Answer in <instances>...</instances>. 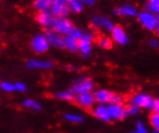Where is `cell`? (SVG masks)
I'll return each mask as SVG.
<instances>
[{
	"label": "cell",
	"instance_id": "ba28073f",
	"mask_svg": "<svg viewBox=\"0 0 159 133\" xmlns=\"http://www.w3.org/2000/svg\"><path fill=\"white\" fill-rule=\"evenodd\" d=\"M92 21H93V24L95 25L97 28H99V29H104L107 32H111L115 26L114 23L112 22L108 17L98 16V15L93 16L92 18Z\"/></svg>",
	"mask_w": 159,
	"mask_h": 133
},
{
	"label": "cell",
	"instance_id": "9c48e42d",
	"mask_svg": "<svg viewBox=\"0 0 159 133\" xmlns=\"http://www.w3.org/2000/svg\"><path fill=\"white\" fill-rule=\"evenodd\" d=\"M114 94L109 90H104V89H98L95 93H93V98H95L96 102L98 104H103V105H108L111 103L112 99H113Z\"/></svg>",
	"mask_w": 159,
	"mask_h": 133
},
{
	"label": "cell",
	"instance_id": "3957f363",
	"mask_svg": "<svg viewBox=\"0 0 159 133\" xmlns=\"http://www.w3.org/2000/svg\"><path fill=\"white\" fill-rule=\"evenodd\" d=\"M93 88H95V84H93V81L91 78L80 77L73 83L71 90L76 94H80L91 93L93 90Z\"/></svg>",
	"mask_w": 159,
	"mask_h": 133
},
{
	"label": "cell",
	"instance_id": "603a6c76",
	"mask_svg": "<svg viewBox=\"0 0 159 133\" xmlns=\"http://www.w3.org/2000/svg\"><path fill=\"white\" fill-rule=\"evenodd\" d=\"M22 105L25 108H29V109H33V110H40L41 109V104L36 101L35 99H27L22 102Z\"/></svg>",
	"mask_w": 159,
	"mask_h": 133
},
{
	"label": "cell",
	"instance_id": "7c38bea8",
	"mask_svg": "<svg viewBox=\"0 0 159 133\" xmlns=\"http://www.w3.org/2000/svg\"><path fill=\"white\" fill-rule=\"evenodd\" d=\"M75 101L79 104V105L83 108H91L93 106V104L96 103L95 98H93V94L91 93H86V94H76Z\"/></svg>",
	"mask_w": 159,
	"mask_h": 133
},
{
	"label": "cell",
	"instance_id": "836d02e7",
	"mask_svg": "<svg viewBox=\"0 0 159 133\" xmlns=\"http://www.w3.org/2000/svg\"><path fill=\"white\" fill-rule=\"evenodd\" d=\"M67 1H68V0H49L51 7L52 6H57V5H67Z\"/></svg>",
	"mask_w": 159,
	"mask_h": 133
},
{
	"label": "cell",
	"instance_id": "d6a6232c",
	"mask_svg": "<svg viewBox=\"0 0 159 133\" xmlns=\"http://www.w3.org/2000/svg\"><path fill=\"white\" fill-rule=\"evenodd\" d=\"M14 86H15V91L20 92V93H23L26 91V85L22 82H16L14 84Z\"/></svg>",
	"mask_w": 159,
	"mask_h": 133
},
{
	"label": "cell",
	"instance_id": "1f68e13d",
	"mask_svg": "<svg viewBox=\"0 0 159 133\" xmlns=\"http://www.w3.org/2000/svg\"><path fill=\"white\" fill-rule=\"evenodd\" d=\"M124 101H125V98L123 96H120V94H114L111 103H113V104H123Z\"/></svg>",
	"mask_w": 159,
	"mask_h": 133
},
{
	"label": "cell",
	"instance_id": "ac0fdd59",
	"mask_svg": "<svg viewBox=\"0 0 159 133\" xmlns=\"http://www.w3.org/2000/svg\"><path fill=\"white\" fill-rule=\"evenodd\" d=\"M67 7L70 12L73 14H79L84 10V5L81 2H79L78 0H68Z\"/></svg>",
	"mask_w": 159,
	"mask_h": 133
},
{
	"label": "cell",
	"instance_id": "d4e9b609",
	"mask_svg": "<svg viewBox=\"0 0 159 133\" xmlns=\"http://www.w3.org/2000/svg\"><path fill=\"white\" fill-rule=\"evenodd\" d=\"M65 119L70 122H74V123L82 122L84 121V118L81 115H78V114H72V113L66 114V115H65Z\"/></svg>",
	"mask_w": 159,
	"mask_h": 133
},
{
	"label": "cell",
	"instance_id": "8fae6325",
	"mask_svg": "<svg viewBox=\"0 0 159 133\" xmlns=\"http://www.w3.org/2000/svg\"><path fill=\"white\" fill-rule=\"evenodd\" d=\"M26 66L30 70H49L54 66V63L49 60L32 59L27 62Z\"/></svg>",
	"mask_w": 159,
	"mask_h": 133
},
{
	"label": "cell",
	"instance_id": "4316f807",
	"mask_svg": "<svg viewBox=\"0 0 159 133\" xmlns=\"http://www.w3.org/2000/svg\"><path fill=\"white\" fill-rule=\"evenodd\" d=\"M125 110H126L127 116H135L140 112L141 108L134 105V104H129L127 107H125Z\"/></svg>",
	"mask_w": 159,
	"mask_h": 133
},
{
	"label": "cell",
	"instance_id": "f546056e",
	"mask_svg": "<svg viewBox=\"0 0 159 133\" xmlns=\"http://www.w3.org/2000/svg\"><path fill=\"white\" fill-rule=\"evenodd\" d=\"M132 133H149V132L147 130V128H146L144 123L142 122L139 121L136 123V129H135V131H133Z\"/></svg>",
	"mask_w": 159,
	"mask_h": 133
},
{
	"label": "cell",
	"instance_id": "7402d4cb",
	"mask_svg": "<svg viewBox=\"0 0 159 133\" xmlns=\"http://www.w3.org/2000/svg\"><path fill=\"white\" fill-rule=\"evenodd\" d=\"M146 11L158 15L159 13V0H148L146 4Z\"/></svg>",
	"mask_w": 159,
	"mask_h": 133
},
{
	"label": "cell",
	"instance_id": "5b68a950",
	"mask_svg": "<svg viewBox=\"0 0 159 133\" xmlns=\"http://www.w3.org/2000/svg\"><path fill=\"white\" fill-rule=\"evenodd\" d=\"M49 47L50 45L43 34H39L35 36L31 41V48L36 53H44L49 49Z\"/></svg>",
	"mask_w": 159,
	"mask_h": 133
},
{
	"label": "cell",
	"instance_id": "8992f818",
	"mask_svg": "<svg viewBox=\"0 0 159 133\" xmlns=\"http://www.w3.org/2000/svg\"><path fill=\"white\" fill-rule=\"evenodd\" d=\"M44 37L48 40L49 45L54 46L56 48H65V38L53 31L51 28H46L44 32Z\"/></svg>",
	"mask_w": 159,
	"mask_h": 133
},
{
	"label": "cell",
	"instance_id": "7a4b0ae2",
	"mask_svg": "<svg viewBox=\"0 0 159 133\" xmlns=\"http://www.w3.org/2000/svg\"><path fill=\"white\" fill-rule=\"evenodd\" d=\"M72 22L67 17H54L51 29L61 36H68L73 28Z\"/></svg>",
	"mask_w": 159,
	"mask_h": 133
},
{
	"label": "cell",
	"instance_id": "e575fe53",
	"mask_svg": "<svg viewBox=\"0 0 159 133\" xmlns=\"http://www.w3.org/2000/svg\"><path fill=\"white\" fill-rule=\"evenodd\" d=\"M153 113H159V100L157 99H154L153 104H152V109Z\"/></svg>",
	"mask_w": 159,
	"mask_h": 133
},
{
	"label": "cell",
	"instance_id": "30bf717a",
	"mask_svg": "<svg viewBox=\"0 0 159 133\" xmlns=\"http://www.w3.org/2000/svg\"><path fill=\"white\" fill-rule=\"evenodd\" d=\"M111 34H112V41L113 42L120 45H125L128 43V37L123 27L114 26L113 30L111 31Z\"/></svg>",
	"mask_w": 159,
	"mask_h": 133
},
{
	"label": "cell",
	"instance_id": "d590c367",
	"mask_svg": "<svg viewBox=\"0 0 159 133\" xmlns=\"http://www.w3.org/2000/svg\"><path fill=\"white\" fill-rule=\"evenodd\" d=\"M84 6H93L96 4V0H78Z\"/></svg>",
	"mask_w": 159,
	"mask_h": 133
},
{
	"label": "cell",
	"instance_id": "4fadbf2b",
	"mask_svg": "<svg viewBox=\"0 0 159 133\" xmlns=\"http://www.w3.org/2000/svg\"><path fill=\"white\" fill-rule=\"evenodd\" d=\"M114 15L121 16H136L138 15L137 9L132 4H125L113 11Z\"/></svg>",
	"mask_w": 159,
	"mask_h": 133
},
{
	"label": "cell",
	"instance_id": "ffe728a7",
	"mask_svg": "<svg viewBox=\"0 0 159 133\" xmlns=\"http://www.w3.org/2000/svg\"><path fill=\"white\" fill-rule=\"evenodd\" d=\"M65 48H67L70 52L78 51V41L72 39L70 36H65Z\"/></svg>",
	"mask_w": 159,
	"mask_h": 133
},
{
	"label": "cell",
	"instance_id": "8d00e7d4",
	"mask_svg": "<svg viewBox=\"0 0 159 133\" xmlns=\"http://www.w3.org/2000/svg\"><path fill=\"white\" fill-rule=\"evenodd\" d=\"M149 45H151L152 47H153V48H157L158 45H159V43L157 40H152L151 42H149Z\"/></svg>",
	"mask_w": 159,
	"mask_h": 133
},
{
	"label": "cell",
	"instance_id": "f1b7e54d",
	"mask_svg": "<svg viewBox=\"0 0 159 133\" xmlns=\"http://www.w3.org/2000/svg\"><path fill=\"white\" fill-rule=\"evenodd\" d=\"M0 88H1V90H3L6 93H11V92L15 91L14 84L10 83V82H2L1 84H0Z\"/></svg>",
	"mask_w": 159,
	"mask_h": 133
},
{
	"label": "cell",
	"instance_id": "277c9868",
	"mask_svg": "<svg viewBox=\"0 0 159 133\" xmlns=\"http://www.w3.org/2000/svg\"><path fill=\"white\" fill-rule=\"evenodd\" d=\"M153 101L154 99L152 96L143 93L136 94L135 96H133L130 99V104H134V105L140 108H145V109H152Z\"/></svg>",
	"mask_w": 159,
	"mask_h": 133
},
{
	"label": "cell",
	"instance_id": "6da1fadb",
	"mask_svg": "<svg viewBox=\"0 0 159 133\" xmlns=\"http://www.w3.org/2000/svg\"><path fill=\"white\" fill-rule=\"evenodd\" d=\"M138 16V20L141 24L148 31H158L159 29V20L158 16L148 11L141 12Z\"/></svg>",
	"mask_w": 159,
	"mask_h": 133
},
{
	"label": "cell",
	"instance_id": "e0dca14e",
	"mask_svg": "<svg viewBox=\"0 0 159 133\" xmlns=\"http://www.w3.org/2000/svg\"><path fill=\"white\" fill-rule=\"evenodd\" d=\"M55 97L57 98L60 100H64V101H74L76 99V94L74 93L72 90H66L63 92H59L55 94Z\"/></svg>",
	"mask_w": 159,
	"mask_h": 133
},
{
	"label": "cell",
	"instance_id": "5bb4252c",
	"mask_svg": "<svg viewBox=\"0 0 159 133\" xmlns=\"http://www.w3.org/2000/svg\"><path fill=\"white\" fill-rule=\"evenodd\" d=\"M93 114L97 119L102 121V122H108L111 121L110 115H109V112L107 109V105H103V104H98L97 105L93 110Z\"/></svg>",
	"mask_w": 159,
	"mask_h": 133
},
{
	"label": "cell",
	"instance_id": "52a82bcc",
	"mask_svg": "<svg viewBox=\"0 0 159 133\" xmlns=\"http://www.w3.org/2000/svg\"><path fill=\"white\" fill-rule=\"evenodd\" d=\"M107 109H108L111 120L121 121V120H125L127 116L125 107L123 105V104L110 103L107 105Z\"/></svg>",
	"mask_w": 159,
	"mask_h": 133
},
{
	"label": "cell",
	"instance_id": "4dcf8cb0",
	"mask_svg": "<svg viewBox=\"0 0 159 133\" xmlns=\"http://www.w3.org/2000/svg\"><path fill=\"white\" fill-rule=\"evenodd\" d=\"M93 39H95V36H93L92 33H83L81 39L79 41L81 42H86V43H93Z\"/></svg>",
	"mask_w": 159,
	"mask_h": 133
},
{
	"label": "cell",
	"instance_id": "44dd1931",
	"mask_svg": "<svg viewBox=\"0 0 159 133\" xmlns=\"http://www.w3.org/2000/svg\"><path fill=\"white\" fill-rule=\"evenodd\" d=\"M92 44L91 43H86V42H81L78 41V50L81 52V54L84 57H88L92 53Z\"/></svg>",
	"mask_w": 159,
	"mask_h": 133
},
{
	"label": "cell",
	"instance_id": "9a60e30c",
	"mask_svg": "<svg viewBox=\"0 0 159 133\" xmlns=\"http://www.w3.org/2000/svg\"><path fill=\"white\" fill-rule=\"evenodd\" d=\"M37 22L44 28H50L54 21V16L50 12H39L36 16Z\"/></svg>",
	"mask_w": 159,
	"mask_h": 133
},
{
	"label": "cell",
	"instance_id": "d6986e66",
	"mask_svg": "<svg viewBox=\"0 0 159 133\" xmlns=\"http://www.w3.org/2000/svg\"><path fill=\"white\" fill-rule=\"evenodd\" d=\"M33 6L38 12H49L51 4L49 0H35Z\"/></svg>",
	"mask_w": 159,
	"mask_h": 133
},
{
	"label": "cell",
	"instance_id": "2e32d148",
	"mask_svg": "<svg viewBox=\"0 0 159 133\" xmlns=\"http://www.w3.org/2000/svg\"><path fill=\"white\" fill-rule=\"evenodd\" d=\"M49 12L54 17H67L70 15V10L68 9L67 5H57L52 6L50 8Z\"/></svg>",
	"mask_w": 159,
	"mask_h": 133
},
{
	"label": "cell",
	"instance_id": "cb8c5ba5",
	"mask_svg": "<svg viewBox=\"0 0 159 133\" xmlns=\"http://www.w3.org/2000/svg\"><path fill=\"white\" fill-rule=\"evenodd\" d=\"M98 45L103 49H110L113 46V41H112L111 38L102 37L98 41Z\"/></svg>",
	"mask_w": 159,
	"mask_h": 133
},
{
	"label": "cell",
	"instance_id": "74e56055",
	"mask_svg": "<svg viewBox=\"0 0 159 133\" xmlns=\"http://www.w3.org/2000/svg\"><path fill=\"white\" fill-rule=\"evenodd\" d=\"M153 133H159V130L158 129H154L153 130Z\"/></svg>",
	"mask_w": 159,
	"mask_h": 133
},
{
	"label": "cell",
	"instance_id": "484cf974",
	"mask_svg": "<svg viewBox=\"0 0 159 133\" xmlns=\"http://www.w3.org/2000/svg\"><path fill=\"white\" fill-rule=\"evenodd\" d=\"M149 122H151L153 129L159 130V114L158 113H152L149 117Z\"/></svg>",
	"mask_w": 159,
	"mask_h": 133
},
{
	"label": "cell",
	"instance_id": "83f0119b",
	"mask_svg": "<svg viewBox=\"0 0 159 133\" xmlns=\"http://www.w3.org/2000/svg\"><path fill=\"white\" fill-rule=\"evenodd\" d=\"M83 35V32L81 29H79V28H75V27H73L72 28V30L70 32V34L68 36L71 37L72 39L74 40H76V41H79L81 39V37Z\"/></svg>",
	"mask_w": 159,
	"mask_h": 133
}]
</instances>
